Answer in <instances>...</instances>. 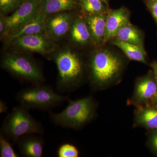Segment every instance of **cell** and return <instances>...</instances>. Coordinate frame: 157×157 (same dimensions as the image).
Segmentation results:
<instances>
[{
	"label": "cell",
	"mask_w": 157,
	"mask_h": 157,
	"mask_svg": "<svg viewBox=\"0 0 157 157\" xmlns=\"http://www.w3.org/2000/svg\"><path fill=\"white\" fill-rule=\"evenodd\" d=\"M125 68L123 59L107 49L97 51L87 64V79L94 91H101L117 84Z\"/></svg>",
	"instance_id": "obj_1"
},
{
	"label": "cell",
	"mask_w": 157,
	"mask_h": 157,
	"mask_svg": "<svg viewBox=\"0 0 157 157\" xmlns=\"http://www.w3.org/2000/svg\"><path fill=\"white\" fill-rule=\"evenodd\" d=\"M57 68L56 90L60 93H72L82 85L85 65L80 57L68 48L56 52L53 56Z\"/></svg>",
	"instance_id": "obj_2"
},
{
	"label": "cell",
	"mask_w": 157,
	"mask_h": 157,
	"mask_svg": "<svg viewBox=\"0 0 157 157\" xmlns=\"http://www.w3.org/2000/svg\"><path fill=\"white\" fill-rule=\"evenodd\" d=\"M69 104L62 112L49 111L52 122L64 128L78 130L90 123L96 117L98 103L92 96L68 101Z\"/></svg>",
	"instance_id": "obj_3"
},
{
	"label": "cell",
	"mask_w": 157,
	"mask_h": 157,
	"mask_svg": "<svg viewBox=\"0 0 157 157\" xmlns=\"http://www.w3.org/2000/svg\"><path fill=\"white\" fill-rule=\"evenodd\" d=\"M29 110L21 105L14 107L3 121L0 134L13 144L17 143L24 135H43L44 129L42 124L36 120Z\"/></svg>",
	"instance_id": "obj_4"
},
{
	"label": "cell",
	"mask_w": 157,
	"mask_h": 157,
	"mask_svg": "<svg viewBox=\"0 0 157 157\" xmlns=\"http://www.w3.org/2000/svg\"><path fill=\"white\" fill-rule=\"evenodd\" d=\"M19 105L28 109L48 110L61 105L70 99L58 94L51 86L44 83L32 84L23 89L16 94Z\"/></svg>",
	"instance_id": "obj_5"
},
{
	"label": "cell",
	"mask_w": 157,
	"mask_h": 157,
	"mask_svg": "<svg viewBox=\"0 0 157 157\" xmlns=\"http://www.w3.org/2000/svg\"><path fill=\"white\" fill-rule=\"evenodd\" d=\"M1 67L19 79L32 84L44 83L42 69L29 57L16 53H6L2 57Z\"/></svg>",
	"instance_id": "obj_6"
},
{
	"label": "cell",
	"mask_w": 157,
	"mask_h": 157,
	"mask_svg": "<svg viewBox=\"0 0 157 157\" xmlns=\"http://www.w3.org/2000/svg\"><path fill=\"white\" fill-rule=\"evenodd\" d=\"M16 51L35 52L46 55L54 52L56 46L46 33L33 34L18 37L6 44Z\"/></svg>",
	"instance_id": "obj_7"
},
{
	"label": "cell",
	"mask_w": 157,
	"mask_h": 157,
	"mask_svg": "<svg viewBox=\"0 0 157 157\" xmlns=\"http://www.w3.org/2000/svg\"><path fill=\"white\" fill-rule=\"evenodd\" d=\"M157 92V82L152 71L137 78L131 99L128 103L135 107L152 106Z\"/></svg>",
	"instance_id": "obj_8"
},
{
	"label": "cell",
	"mask_w": 157,
	"mask_h": 157,
	"mask_svg": "<svg viewBox=\"0 0 157 157\" xmlns=\"http://www.w3.org/2000/svg\"><path fill=\"white\" fill-rule=\"evenodd\" d=\"M39 2L40 0H25L11 15L6 16V28L2 39L33 18L39 12Z\"/></svg>",
	"instance_id": "obj_9"
},
{
	"label": "cell",
	"mask_w": 157,
	"mask_h": 157,
	"mask_svg": "<svg viewBox=\"0 0 157 157\" xmlns=\"http://www.w3.org/2000/svg\"><path fill=\"white\" fill-rule=\"evenodd\" d=\"M73 19V14L68 11L47 15L45 22L46 34L53 40L64 36L70 30Z\"/></svg>",
	"instance_id": "obj_10"
},
{
	"label": "cell",
	"mask_w": 157,
	"mask_h": 157,
	"mask_svg": "<svg viewBox=\"0 0 157 157\" xmlns=\"http://www.w3.org/2000/svg\"><path fill=\"white\" fill-rule=\"evenodd\" d=\"M46 16L39 11L33 18L9 33L2 39L7 44L14 39L22 36L46 33L45 22Z\"/></svg>",
	"instance_id": "obj_11"
},
{
	"label": "cell",
	"mask_w": 157,
	"mask_h": 157,
	"mask_svg": "<svg viewBox=\"0 0 157 157\" xmlns=\"http://www.w3.org/2000/svg\"><path fill=\"white\" fill-rule=\"evenodd\" d=\"M130 11L124 7L108 10L104 44L115 38L119 29L130 23Z\"/></svg>",
	"instance_id": "obj_12"
},
{
	"label": "cell",
	"mask_w": 157,
	"mask_h": 157,
	"mask_svg": "<svg viewBox=\"0 0 157 157\" xmlns=\"http://www.w3.org/2000/svg\"><path fill=\"white\" fill-rule=\"evenodd\" d=\"M82 16L91 36L93 44H104L107 12L102 14H83Z\"/></svg>",
	"instance_id": "obj_13"
},
{
	"label": "cell",
	"mask_w": 157,
	"mask_h": 157,
	"mask_svg": "<svg viewBox=\"0 0 157 157\" xmlns=\"http://www.w3.org/2000/svg\"><path fill=\"white\" fill-rule=\"evenodd\" d=\"M37 134L24 135L19 138L17 144L21 154L25 157H42L45 140Z\"/></svg>",
	"instance_id": "obj_14"
},
{
	"label": "cell",
	"mask_w": 157,
	"mask_h": 157,
	"mask_svg": "<svg viewBox=\"0 0 157 157\" xmlns=\"http://www.w3.org/2000/svg\"><path fill=\"white\" fill-rule=\"evenodd\" d=\"M134 126L144 128L148 131L157 129V107L138 106L134 113Z\"/></svg>",
	"instance_id": "obj_15"
},
{
	"label": "cell",
	"mask_w": 157,
	"mask_h": 157,
	"mask_svg": "<svg viewBox=\"0 0 157 157\" xmlns=\"http://www.w3.org/2000/svg\"><path fill=\"white\" fill-rule=\"evenodd\" d=\"M71 40L80 45H86L93 43L91 36L83 16L73 18L70 29Z\"/></svg>",
	"instance_id": "obj_16"
},
{
	"label": "cell",
	"mask_w": 157,
	"mask_h": 157,
	"mask_svg": "<svg viewBox=\"0 0 157 157\" xmlns=\"http://www.w3.org/2000/svg\"><path fill=\"white\" fill-rule=\"evenodd\" d=\"M77 6L76 0H40L39 11L47 16L72 11Z\"/></svg>",
	"instance_id": "obj_17"
},
{
	"label": "cell",
	"mask_w": 157,
	"mask_h": 157,
	"mask_svg": "<svg viewBox=\"0 0 157 157\" xmlns=\"http://www.w3.org/2000/svg\"><path fill=\"white\" fill-rule=\"evenodd\" d=\"M112 43L120 48L129 59L147 64L146 52L143 46L127 43L116 38Z\"/></svg>",
	"instance_id": "obj_18"
},
{
	"label": "cell",
	"mask_w": 157,
	"mask_h": 157,
	"mask_svg": "<svg viewBox=\"0 0 157 157\" xmlns=\"http://www.w3.org/2000/svg\"><path fill=\"white\" fill-rule=\"evenodd\" d=\"M114 38L127 43L143 46L144 38L142 33L131 22L120 29Z\"/></svg>",
	"instance_id": "obj_19"
},
{
	"label": "cell",
	"mask_w": 157,
	"mask_h": 157,
	"mask_svg": "<svg viewBox=\"0 0 157 157\" xmlns=\"http://www.w3.org/2000/svg\"><path fill=\"white\" fill-rule=\"evenodd\" d=\"M79 5L83 14H97L106 13L107 5L101 0H79Z\"/></svg>",
	"instance_id": "obj_20"
},
{
	"label": "cell",
	"mask_w": 157,
	"mask_h": 157,
	"mask_svg": "<svg viewBox=\"0 0 157 157\" xmlns=\"http://www.w3.org/2000/svg\"><path fill=\"white\" fill-rule=\"evenodd\" d=\"M25 0H0L1 14L8 16L16 11Z\"/></svg>",
	"instance_id": "obj_21"
},
{
	"label": "cell",
	"mask_w": 157,
	"mask_h": 157,
	"mask_svg": "<svg viewBox=\"0 0 157 157\" xmlns=\"http://www.w3.org/2000/svg\"><path fill=\"white\" fill-rule=\"evenodd\" d=\"M0 157H18L13 148L11 141L5 136L0 134Z\"/></svg>",
	"instance_id": "obj_22"
},
{
	"label": "cell",
	"mask_w": 157,
	"mask_h": 157,
	"mask_svg": "<svg viewBox=\"0 0 157 157\" xmlns=\"http://www.w3.org/2000/svg\"><path fill=\"white\" fill-rule=\"evenodd\" d=\"M79 152L75 145L70 143L61 144L57 151L58 157H78Z\"/></svg>",
	"instance_id": "obj_23"
},
{
	"label": "cell",
	"mask_w": 157,
	"mask_h": 157,
	"mask_svg": "<svg viewBox=\"0 0 157 157\" xmlns=\"http://www.w3.org/2000/svg\"><path fill=\"white\" fill-rule=\"evenodd\" d=\"M147 144L152 152L157 155V129L149 131Z\"/></svg>",
	"instance_id": "obj_24"
},
{
	"label": "cell",
	"mask_w": 157,
	"mask_h": 157,
	"mask_svg": "<svg viewBox=\"0 0 157 157\" xmlns=\"http://www.w3.org/2000/svg\"><path fill=\"white\" fill-rule=\"evenodd\" d=\"M144 2L157 24V0H144Z\"/></svg>",
	"instance_id": "obj_25"
},
{
	"label": "cell",
	"mask_w": 157,
	"mask_h": 157,
	"mask_svg": "<svg viewBox=\"0 0 157 157\" xmlns=\"http://www.w3.org/2000/svg\"><path fill=\"white\" fill-rule=\"evenodd\" d=\"M5 17H6L5 15L1 14V15H0V36H1V39H2V38L4 33H5V28H6Z\"/></svg>",
	"instance_id": "obj_26"
},
{
	"label": "cell",
	"mask_w": 157,
	"mask_h": 157,
	"mask_svg": "<svg viewBox=\"0 0 157 157\" xmlns=\"http://www.w3.org/2000/svg\"><path fill=\"white\" fill-rule=\"evenodd\" d=\"M150 65L152 69L154 76L157 82V61L152 62Z\"/></svg>",
	"instance_id": "obj_27"
},
{
	"label": "cell",
	"mask_w": 157,
	"mask_h": 157,
	"mask_svg": "<svg viewBox=\"0 0 157 157\" xmlns=\"http://www.w3.org/2000/svg\"><path fill=\"white\" fill-rule=\"evenodd\" d=\"M8 110V107L6 103L4 101H0V113H3L7 112Z\"/></svg>",
	"instance_id": "obj_28"
},
{
	"label": "cell",
	"mask_w": 157,
	"mask_h": 157,
	"mask_svg": "<svg viewBox=\"0 0 157 157\" xmlns=\"http://www.w3.org/2000/svg\"><path fill=\"white\" fill-rule=\"evenodd\" d=\"M152 106H155L157 107V92L155 96L153 102Z\"/></svg>",
	"instance_id": "obj_29"
},
{
	"label": "cell",
	"mask_w": 157,
	"mask_h": 157,
	"mask_svg": "<svg viewBox=\"0 0 157 157\" xmlns=\"http://www.w3.org/2000/svg\"><path fill=\"white\" fill-rule=\"evenodd\" d=\"M101 1L105 3V4H106V5H107V6H108V0H101Z\"/></svg>",
	"instance_id": "obj_30"
}]
</instances>
